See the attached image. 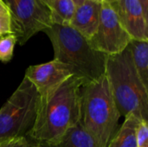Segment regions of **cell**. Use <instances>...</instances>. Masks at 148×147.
<instances>
[{"instance_id": "1", "label": "cell", "mask_w": 148, "mask_h": 147, "mask_svg": "<svg viewBox=\"0 0 148 147\" xmlns=\"http://www.w3.org/2000/svg\"><path fill=\"white\" fill-rule=\"evenodd\" d=\"M82 85L81 79L72 75L51 94L39 98L36 120L26 138L42 146L57 144L81 121Z\"/></svg>"}, {"instance_id": "2", "label": "cell", "mask_w": 148, "mask_h": 147, "mask_svg": "<svg viewBox=\"0 0 148 147\" xmlns=\"http://www.w3.org/2000/svg\"><path fill=\"white\" fill-rule=\"evenodd\" d=\"M54 49V59L67 65L84 84L105 75L108 55L95 49L88 40L70 26L53 23L44 30Z\"/></svg>"}, {"instance_id": "3", "label": "cell", "mask_w": 148, "mask_h": 147, "mask_svg": "<svg viewBox=\"0 0 148 147\" xmlns=\"http://www.w3.org/2000/svg\"><path fill=\"white\" fill-rule=\"evenodd\" d=\"M105 75L121 116L133 113L148 121V89L136 71L128 47L108 55Z\"/></svg>"}, {"instance_id": "4", "label": "cell", "mask_w": 148, "mask_h": 147, "mask_svg": "<svg viewBox=\"0 0 148 147\" xmlns=\"http://www.w3.org/2000/svg\"><path fill=\"white\" fill-rule=\"evenodd\" d=\"M81 122L99 147H107L116 133L121 114L106 75L82 85Z\"/></svg>"}, {"instance_id": "5", "label": "cell", "mask_w": 148, "mask_h": 147, "mask_svg": "<svg viewBox=\"0 0 148 147\" xmlns=\"http://www.w3.org/2000/svg\"><path fill=\"white\" fill-rule=\"evenodd\" d=\"M39 98L35 87L23 77L0 109V144L28 136L36 120Z\"/></svg>"}, {"instance_id": "6", "label": "cell", "mask_w": 148, "mask_h": 147, "mask_svg": "<svg viewBox=\"0 0 148 147\" xmlns=\"http://www.w3.org/2000/svg\"><path fill=\"white\" fill-rule=\"evenodd\" d=\"M8 9L11 34L20 45L53 24L51 9L41 0H4Z\"/></svg>"}, {"instance_id": "7", "label": "cell", "mask_w": 148, "mask_h": 147, "mask_svg": "<svg viewBox=\"0 0 148 147\" xmlns=\"http://www.w3.org/2000/svg\"><path fill=\"white\" fill-rule=\"evenodd\" d=\"M132 40L122 27L110 3L102 2L100 22L95 34L88 40L91 46L108 55L123 51Z\"/></svg>"}, {"instance_id": "8", "label": "cell", "mask_w": 148, "mask_h": 147, "mask_svg": "<svg viewBox=\"0 0 148 147\" xmlns=\"http://www.w3.org/2000/svg\"><path fill=\"white\" fill-rule=\"evenodd\" d=\"M72 75L67 65L54 59L45 63L29 66L24 77L35 87L39 97L42 98L55 91Z\"/></svg>"}, {"instance_id": "9", "label": "cell", "mask_w": 148, "mask_h": 147, "mask_svg": "<svg viewBox=\"0 0 148 147\" xmlns=\"http://www.w3.org/2000/svg\"><path fill=\"white\" fill-rule=\"evenodd\" d=\"M110 5L132 39L148 41V18L138 0H117Z\"/></svg>"}, {"instance_id": "10", "label": "cell", "mask_w": 148, "mask_h": 147, "mask_svg": "<svg viewBox=\"0 0 148 147\" xmlns=\"http://www.w3.org/2000/svg\"><path fill=\"white\" fill-rule=\"evenodd\" d=\"M102 2L86 0L75 8L69 26L89 40L96 32L101 16Z\"/></svg>"}, {"instance_id": "11", "label": "cell", "mask_w": 148, "mask_h": 147, "mask_svg": "<svg viewBox=\"0 0 148 147\" xmlns=\"http://www.w3.org/2000/svg\"><path fill=\"white\" fill-rule=\"evenodd\" d=\"M125 121L115 133L107 147H137L136 130L140 119L129 113L125 117Z\"/></svg>"}, {"instance_id": "12", "label": "cell", "mask_w": 148, "mask_h": 147, "mask_svg": "<svg viewBox=\"0 0 148 147\" xmlns=\"http://www.w3.org/2000/svg\"><path fill=\"white\" fill-rule=\"evenodd\" d=\"M43 147H99L92 135L84 128L80 121L69 129L60 141L50 146Z\"/></svg>"}, {"instance_id": "13", "label": "cell", "mask_w": 148, "mask_h": 147, "mask_svg": "<svg viewBox=\"0 0 148 147\" xmlns=\"http://www.w3.org/2000/svg\"><path fill=\"white\" fill-rule=\"evenodd\" d=\"M136 71L148 89V41L132 39L127 45Z\"/></svg>"}, {"instance_id": "14", "label": "cell", "mask_w": 148, "mask_h": 147, "mask_svg": "<svg viewBox=\"0 0 148 147\" xmlns=\"http://www.w3.org/2000/svg\"><path fill=\"white\" fill-rule=\"evenodd\" d=\"M75 8L72 0H53L51 6L53 23L69 26Z\"/></svg>"}, {"instance_id": "15", "label": "cell", "mask_w": 148, "mask_h": 147, "mask_svg": "<svg viewBox=\"0 0 148 147\" xmlns=\"http://www.w3.org/2000/svg\"><path fill=\"white\" fill-rule=\"evenodd\" d=\"M16 42V38L13 34H9L0 37V62H9L11 61Z\"/></svg>"}, {"instance_id": "16", "label": "cell", "mask_w": 148, "mask_h": 147, "mask_svg": "<svg viewBox=\"0 0 148 147\" xmlns=\"http://www.w3.org/2000/svg\"><path fill=\"white\" fill-rule=\"evenodd\" d=\"M137 147H148V121L140 120L136 130Z\"/></svg>"}, {"instance_id": "17", "label": "cell", "mask_w": 148, "mask_h": 147, "mask_svg": "<svg viewBox=\"0 0 148 147\" xmlns=\"http://www.w3.org/2000/svg\"><path fill=\"white\" fill-rule=\"evenodd\" d=\"M11 34L10 17L6 6L0 5V37Z\"/></svg>"}, {"instance_id": "18", "label": "cell", "mask_w": 148, "mask_h": 147, "mask_svg": "<svg viewBox=\"0 0 148 147\" xmlns=\"http://www.w3.org/2000/svg\"><path fill=\"white\" fill-rule=\"evenodd\" d=\"M0 147H31V144L27 138L23 137L1 143Z\"/></svg>"}, {"instance_id": "19", "label": "cell", "mask_w": 148, "mask_h": 147, "mask_svg": "<svg viewBox=\"0 0 148 147\" xmlns=\"http://www.w3.org/2000/svg\"><path fill=\"white\" fill-rule=\"evenodd\" d=\"M138 1L140 2V3L143 8L145 16L148 18V0H138Z\"/></svg>"}, {"instance_id": "20", "label": "cell", "mask_w": 148, "mask_h": 147, "mask_svg": "<svg viewBox=\"0 0 148 147\" xmlns=\"http://www.w3.org/2000/svg\"><path fill=\"white\" fill-rule=\"evenodd\" d=\"M73 2H74V3L75 4V6L77 7V6H80V5H82L86 0H72Z\"/></svg>"}, {"instance_id": "21", "label": "cell", "mask_w": 148, "mask_h": 147, "mask_svg": "<svg viewBox=\"0 0 148 147\" xmlns=\"http://www.w3.org/2000/svg\"><path fill=\"white\" fill-rule=\"evenodd\" d=\"M41 1H42L44 3H46L50 9H51V6H52V3H53V0H41Z\"/></svg>"}, {"instance_id": "22", "label": "cell", "mask_w": 148, "mask_h": 147, "mask_svg": "<svg viewBox=\"0 0 148 147\" xmlns=\"http://www.w3.org/2000/svg\"><path fill=\"white\" fill-rule=\"evenodd\" d=\"M117 0H102V2H106V3H113L114 2H116Z\"/></svg>"}, {"instance_id": "23", "label": "cell", "mask_w": 148, "mask_h": 147, "mask_svg": "<svg viewBox=\"0 0 148 147\" xmlns=\"http://www.w3.org/2000/svg\"><path fill=\"white\" fill-rule=\"evenodd\" d=\"M31 147H43V146H39V145H31Z\"/></svg>"}, {"instance_id": "24", "label": "cell", "mask_w": 148, "mask_h": 147, "mask_svg": "<svg viewBox=\"0 0 148 147\" xmlns=\"http://www.w3.org/2000/svg\"><path fill=\"white\" fill-rule=\"evenodd\" d=\"M0 3H3V4H5V3H4V0H0Z\"/></svg>"}, {"instance_id": "25", "label": "cell", "mask_w": 148, "mask_h": 147, "mask_svg": "<svg viewBox=\"0 0 148 147\" xmlns=\"http://www.w3.org/2000/svg\"><path fill=\"white\" fill-rule=\"evenodd\" d=\"M94 1H99V2H102V0H94Z\"/></svg>"}, {"instance_id": "26", "label": "cell", "mask_w": 148, "mask_h": 147, "mask_svg": "<svg viewBox=\"0 0 148 147\" xmlns=\"http://www.w3.org/2000/svg\"><path fill=\"white\" fill-rule=\"evenodd\" d=\"M0 5H3V6H6L5 4H3V3H0Z\"/></svg>"}]
</instances>
